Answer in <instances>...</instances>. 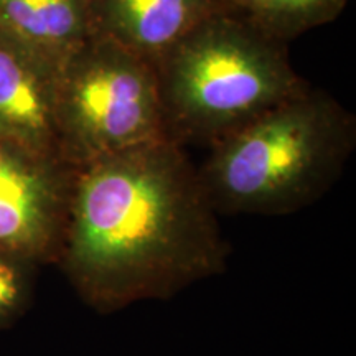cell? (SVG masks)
<instances>
[{
    "mask_svg": "<svg viewBox=\"0 0 356 356\" xmlns=\"http://www.w3.org/2000/svg\"><path fill=\"white\" fill-rule=\"evenodd\" d=\"M167 139L210 147L302 91L287 43L218 8L154 63Z\"/></svg>",
    "mask_w": 356,
    "mask_h": 356,
    "instance_id": "cell-3",
    "label": "cell"
},
{
    "mask_svg": "<svg viewBox=\"0 0 356 356\" xmlns=\"http://www.w3.org/2000/svg\"><path fill=\"white\" fill-rule=\"evenodd\" d=\"M38 264L0 251V330L12 327L32 305Z\"/></svg>",
    "mask_w": 356,
    "mask_h": 356,
    "instance_id": "cell-10",
    "label": "cell"
},
{
    "mask_svg": "<svg viewBox=\"0 0 356 356\" xmlns=\"http://www.w3.org/2000/svg\"><path fill=\"white\" fill-rule=\"evenodd\" d=\"M76 168L0 137V251L56 264Z\"/></svg>",
    "mask_w": 356,
    "mask_h": 356,
    "instance_id": "cell-5",
    "label": "cell"
},
{
    "mask_svg": "<svg viewBox=\"0 0 356 356\" xmlns=\"http://www.w3.org/2000/svg\"><path fill=\"white\" fill-rule=\"evenodd\" d=\"M228 256L185 147L162 139L76 168L56 266L97 314L172 299Z\"/></svg>",
    "mask_w": 356,
    "mask_h": 356,
    "instance_id": "cell-1",
    "label": "cell"
},
{
    "mask_svg": "<svg viewBox=\"0 0 356 356\" xmlns=\"http://www.w3.org/2000/svg\"><path fill=\"white\" fill-rule=\"evenodd\" d=\"M0 30L61 68L91 37L88 0H0Z\"/></svg>",
    "mask_w": 356,
    "mask_h": 356,
    "instance_id": "cell-8",
    "label": "cell"
},
{
    "mask_svg": "<svg viewBox=\"0 0 356 356\" xmlns=\"http://www.w3.org/2000/svg\"><path fill=\"white\" fill-rule=\"evenodd\" d=\"M348 0H218V8L277 42L289 43L340 17Z\"/></svg>",
    "mask_w": 356,
    "mask_h": 356,
    "instance_id": "cell-9",
    "label": "cell"
},
{
    "mask_svg": "<svg viewBox=\"0 0 356 356\" xmlns=\"http://www.w3.org/2000/svg\"><path fill=\"white\" fill-rule=\"evenodd\" d=\"M56 136L74 168L167 139L154 65L89 37L61 65Z\"/></svg>",
    "mask_w": 356,
    "mask_h": 356,
    "instance_id": "cell-4",
    "label": "cell"
},
{
    "mask_svg": "<svg viewBox=\"0 0 356 356\" xmlns=\"http://www.w3.org/2000/svg\"><path fill=\"white\" fill-rule=\"evenodd\" d=\"M60 70V66L0 30L2 139L60 155L56 136Z\"/></svg>",
    "mask_w": 356,
    "mask_h": 356,
    "instance_id": "cell-6",
    "label": "cell"
},
{
    "mask_svg": "<svg viewBox=\"0 0 356 356\" xmlns=\"http://www.w3.org/2000/svg\"><path fill=\"white\" fill-rule=\"evenodd\" d=\"M215 10L218 0H88L91 37L152 65Z\"/></svg>",
    "mask_w": 356,
    "mask_h": 356,
    "instance_id": "cell-7",
    "label": "cell"
},
{
    "mask_svg": "<svg viewBox=\"0 0 356 356\" xmlns=\"http://www.w3.org/2000/svg\"><path fill=\"white\" fill-rule=\"evenodd\" d=\"M355 147V114L307 84L208 147L198 175L218 216H284L323 198Z\"/></svg>",
    "mask_w": 356,
    "mask_h": 356,
    "instance_id": "cell-2",
    "label": "cell"
}]
</instances>
